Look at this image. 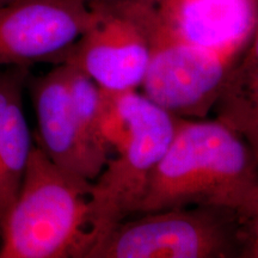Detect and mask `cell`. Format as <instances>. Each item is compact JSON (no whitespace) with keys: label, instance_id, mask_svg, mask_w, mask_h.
<instances>
[{"label":"cell","instance_id":"ba28073f","mask_svg":"<svg viewBox=\"0 0 258 258\" xmlns=\"http://www.w3.org/2000/svg\"><path fill=\"white\" fill-rule=\"evenodd\" d=\"M30 90L38 146L56 166L93 182L111 154L96 144L80 123L71 101L66 66L56 64L34 79Z\"/></svg>","mask_w":258,"mask_h":258},{"label":"cell","instance_id":"9c48e42d","mask_svg":"<svg viewBox=\"0 0 258 258\" xmlns=\"http://www.w3.org/2000/svg\"><path fill=\"white\" fill-rule=\"evenodd\" d=\"M156 23L166 34L235 62L249 46L258 0H150Z\"/></svg>","mask_w":258,"mask_h":258},{"label":"cell","instance_id":"3957f363","mask_svg":"<svg viewBox=\"0 0 258 258\" xmlns=\"http://www.w3.org/2000/svg\"><path fill=\"white\" fill-rule=\"evenodd\" d=\"M111 95L124 132L112 150L114 156L109 157L102 172L92 182L90 252L115 226L137 214L178 120L140 91Z\"/></svg>","mask_w":258,"mask_h":258},{"label":"cell","instance_id":"6da1fadb","mask_svg":"<svg viewBox=\"0 0 258 258\" xmlns=\"http://www.w3.org/2000/svg\"><path fill=\"white\" fill-rule=\"evenodd\" d=\"M257 192L258 164L237 132L215 117H178L137 214L217 207L241 215Z\"/></svg>","mask_w":258,"mask_h":258},{"label":"cell","instance_id":"30bf717a","mask_svg":"<svg viewBox=\"0 0 258 258\" xmlns=\"http://www.w3.org/2000/svg\"><path fill=\"white\" fill-rule=\"evenodd\" d=\"M27 80L28 67L0 71V219L17 198L34 146L23 106Z\"/></svg>","mask_w":258,"mask_h":258},{"label":"cell","instance_id":"7a4b0ae2","mask_svg":"<svg viewBox=\"0 0 258 258\" xmlns=\"http://www.w3.org/2000/svg\"><path fill=\"white\" fill-rule=\"evenodd\" d=\"M91 185L34 145L17 198L0 219V258H88Z\"/></svg>","mask_w":258,"mask_h":258},{"label":"cell","instance_id":"52a82bcc","mask_svg":"<svg viewBox=\"0 0 258 258\" xmlns=\"http://www.w3.org/2000/svg\"><path fill=\"white\" fill-rule=\"evenodd\" d=\"M83 0H17L0 9V67L59 64L92 24Z\"/></svg>","mask_w":258,"mask_h":258},{"label":"cell","instance_id":"4fadbf2b","mask_svg":"<svg viewBox=\"0 0 258 258\" xmlns=\"http://www.w3.org/2000/svg\"><path fill=\"white\" fill-rule=\"evenodd\" d=\"M240 217L244 228L243 257L258 258V192L247 211Z\"/></svg>","mask_w":258,"mask_h":258},{"label":"cell","instance_id":"7c38bea8","mask_svg":"<svg viewBox=\"0 0 258 258\" xmlns=\"http://www.w3.org/2000/svg\"><path fill=\"white\" fill-rule=\"evenodd\" d=\"M69 91L74 111L89 137L104 147L111 154L102 133L103 114H104V91L82 71L63 63Z\"/></svg>","mask_w":258,"mask_h":258},{"label":"cell","instance_id":"277c9868","mask_svg":"<svg viewBox=\"0 0 258 258\" xmlns=\"http://www.w3.org/2000/svg\"><path fill=\"white\" fill-rule=\"evenodd\" d=\"M239 213L217 207H185L141 213L115 226L89 258L243 257Z\"/></svg>","mask_w":258,"mask_h":258},{"label":"cell","instance_id":"8fae6325","mask_svg":"<svg viewBox=\"0 0 258 258\" xmlns=\"http://www.w3.org/2000/svg\"><path fill=\"white\" fill-rule=\"evenodd\" d=\"M213 112L244 139L258 164V18L249 46L228 71Z\"/></svg>","mask_w":258,"mask_h":258},{"label":"cell","instance_id":"5b68a950","mask_svg":"<svg viewBox=\"0 0 258 258\" xmlns=\"http://www.w3.org/2000/svg\"><path fill=\"white\" fill-rule=\"evenodd\" d=\"M95 17L62 62L89 76L103 91H139L151 55L147 0L90 4Z\"/></svg>","mask_w":258,"mask_h":258},{"label":"cell","instance_id":"8992f818","mask_svg":"<svg viewBox=\"0 0 258 258\" xmlns=\"http://www.w3.org/2000/svg\"><path fill=\"white\" fill-rule=\"evenodd\" d=\"M148 5L151 55L139 91L177 117L206 118L234 63L166 34Z\"/></svg>","mask_w":258,"mask_h":258},{"label":"cell","instance_id":"5bb4252c","mask_svg":"<svg viewBox=\"0 0 258 258\" xmlns=\"http://www.w3.org/2000/svg\"><path fill=\"white\" fill-rule=\"evenodd\" d=\"M15 2H17V0H0V9L5 8V6L12 4Z\"/></svg>","mask_w":258,"mask_h":258},{"label":"cell","instance_id":"9a60e30c","mask_svg":"<svg viewBox=\"0 0 258 258\" xmlns=\"http://www.w3.org/2000/svg\"><path fill=\"white\" fill-rule=\"evenodd\" d=\"M86 4H95V3H101V2H106V0H83Z\"/></svg>","mask_w":258,"mask_h":258}]
</instances>
